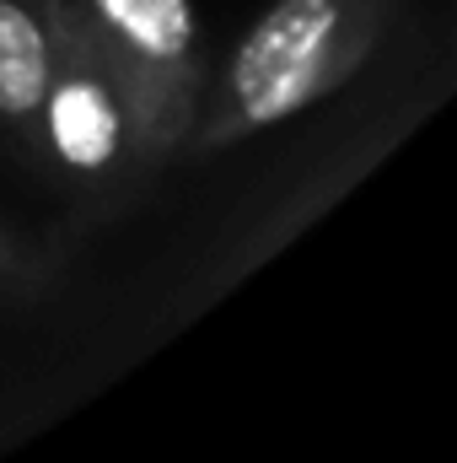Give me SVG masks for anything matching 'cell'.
Returning <instances> with one entry per match:
<instances>
[{
  "mask_svg": "<svg viewBox=\"0 0 457 463\" xmlns=\"http://www.w3.org/2000/svg\"><path fill=\"white\" fill-rule=\"evenodd\" d=\"M393 5L398 0H275L231 49L221 81L200 98L183 151H227L329 98L371 60Z\"/></svg>",
  "mask_w": 457,
  "mask_h": 463,
  "instance_id": "1",
  "label": "cell"
},
{
  "mask_svg": "<svg viewBox=\"0 0 457 463\" xmlns=\"http://www.w3.org/2000/svg\"><path fill=\"white\" fill-rule=\"evenodd\" d=\"M38 114L49 124V146L76 173H103L118 156H129V124H124L118 92L103 81L98 65H87L65 43H54V81Z\"/></svg>",
  "mask_w": 457,
  "mask_h": 463,
  "instance_id": "3",
  "label": "cell"
},
{
  "mask_svg": "<svg viewBox=\"0 0 457 463\" xmlns=\"http://www.w3.org/2000/svg\"><path fill=\"white\" fill-rule=\"evenodd\" d=\"M38 259H33V248H22L11 232L0 227V291H33L38 286Z\"/></svg>",
  "mask_w": 457,
  "mask_h": 463,
  "instance_id": "5",
  "label": "cell"
},
{
  "mask_svg": "<svg viewBox=\"0 0 457 463\" xmlns=\"http://www.w3.org/2000/svg\"><path fill=\"white\" fill-rule=\"evenodd\" d=\"M49 38L76 49L124 103L129 156L183 151L205 98V38L194 0H49Z\"/></svg>",
  "mask_w": 457,
  "mask_h": 463,
  "instance_id": "2",
  "label": "cell"
},
{
  "mask_svg": "<svg viewBox=\"0 0 457 463\" xmlns=\"http://www.w3.org/2000/svg\"><path fill=\"white\" fill-rule=\"evenodd\" d=\"M49 81H54L49 22L22 0H0V118H33Z\"/></svg>",
  "mask_w": 457,
  "mask_h": 463,
  "instance_id": "4",
  "label": "cell"
}]
</instances>
